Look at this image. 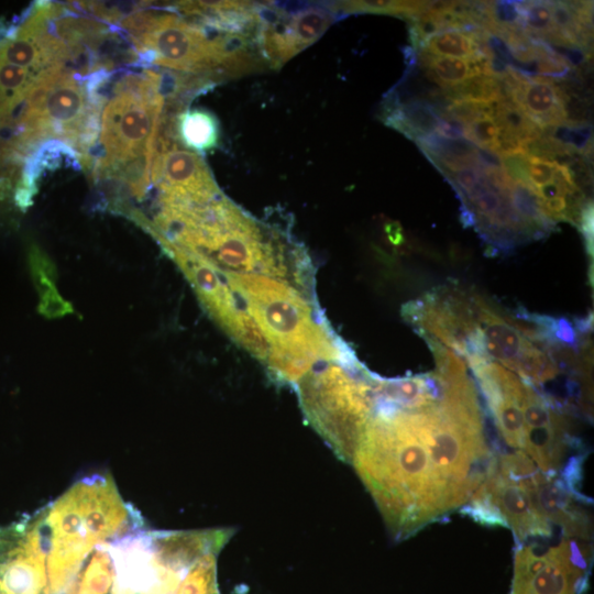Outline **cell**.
<instances>
[{
	"mask_svg": "<svg viewBox=\"0 0 594 594\" xmlns=\"http://www.w3.org/2000/svg\"><path fill=\"white\" fill-rule=\"evenodd\" d=\"M425 397L373 402L349 462L396 540L460 510L495 459L484 410L464 364L436 369Z\"/></svg>",
	"mask_w": 594,
	"mask_h": 594,
	"instance_id": "obj_1",
	"label": "cell"
},
{
	"mask_svg": "<svg viewBox=\"0 0 594 594\" xmlns=\"http://www.w3.org/2000/svg\"><path fill=\"white\" fill-rule=\"evenodd\" d=\"M220 273L266 338L265 364L279 381L296 385L319 361L359 363L294 287L263 274Z\"/></svg>",
	"mask_w": 594,
	"mask_h": 594,
	"instance_id": "obj_2",
	"label": "cell"
},
{
	"mask_svg": "<svg viewBox=\"0 0 594 594\" xmlns=\"http://www.w3.org/2000/svg\"><path fill=\"white\" fill-rule=\"evenodd\" d=\"M99 92L108 100L101 98L98 146L86 168L95 180H114L130 196L143 198L165 110V79L152 69L123 70L109 94L101 86Z\"/></svg>",
	"mask_w": 594,
	"mask_h": 594,
	"instance_id": "obj_3",
	"label": "cell"
},
{
	"mask_svg": "<svg viewBox=\"0 0 594 594\" xmlns=\"http://www.w3.org/2000/svg\"><path fill=\"white\" fill-rule=\"evenodd\" d=\"M547 474L522 452L496 454L486 477L460 512L488 527H507L516 546L549 539L543 493Z\"/></svg>",
	"mask_w": 594,
	"mask_h": 594,
	"instance_id": "obj_4",
	"label": "cell"
},
{
	"mask_svg": "<svg viewBox=\"0 0 594 594\" xmlns=\"http://www.w3.org/2000/svg\"><path fill=\"white\" fill-rule=\"evenodd\" d=\"M370 377L361 364L326 362L296 384L307 421L346 463L372 407Z\"/></svg>",
	"mask_w": 594,
	"mask_h": 594,
	"instance_id": "obj_5",
	"label": "cell"
},
{
	"mask_svg": "<svg viewBox=\"0 0 594 594\" xmlns=\"http://www.w3.org/2000/svg\"><path fill=\"white\" fill-rule=\"evenodd\" d=\"M586 539L563 536L546 548L516 547L509 594H581L590 563Z\"/></svg>",
	"mask_w": 594,
	"mask_h": 594,
	"instance_id": "obj_6",
	"label": "cell"
},
{
	"mask_svg": "<svg viewBox=\"0 0 594 594\" xmlns=\"http://www.w3.org/2000/svg\"><path fill=\"white\" fill-rule=\"evenodd\" d=\"M339 14L332 4H308L286 11L275 4H261L258 46L273 68L315 43Z\"/></svg>",
	"mask_w": 594,
	"mask_h": 594,
	"instance_id": "obj_7",
	"label": "cell"
},
{
	"mask_svg": "<svg viewBox=\"0 0 594 594\" xmlns=\"http://www.w3.org/2000/svg\"><path fill=\"white\" fill-rule=\"evenodd\" d=\"M512 100L541 129L569 125L557 85L543 77H525L514 68L501 79Z\"/></svg>",
	"mask_w": 594,
	"mask_h": 594,
	"instance_id": "obj_8",
	"label": "cell"
},
{
	"mask_svg": "<svg viewBox=\"0 0 594 594\" xmlns=\"http://www.w3.org/2000/svg\"><path fill=\"white\" fill-rule=\"evenodd\" d=\"M175 133L188 150L201 154L218 145L219 123L207 110H186L175 118Z\"/></svg>",
	"mask_w": 594,
	"mask_h": 594,
	"instance_id": "obj_9",
	"label": "cell"
},
{
	"mask_svg": "<svg viewBox=\"0 0 594 594\" xmlns=\"http://www.w3.org/2000/svg\"><path fill=\"white\" fill-rule=\"evenodd\" d=\"M418 52L476 62L484 61L490 56L482 36H475L458 29H448L431 35Z\"/></svg>",
	"mask_w": 594,
	"mask_h": 594,
	"instance_id": "obj_10",
	"label": "cell"
},
{
	"mask_svg": "<svg viewBox=\"0 0 594 594\" xmlns=\"http://www.w3.org/2000/svg\"><path fill=\"white\" fill-rule=\"evenodd\" d=\"M417 59L429 79L442 89L458 86L465 80L481 75V62L455 57L435 56L419 52Z\"/></svg>",
	"mask_w": 594,
	"mask_h": 594,
	"instance_id": "obj_11",
	"label": "cell"
},
{
	"mask_svg": "<svg viewBox=\"0 0 594 594\" xmlns=\"http://www.w3.org/2000/svg\"><path fill=\"white\" fill-rule=\"evenodd\" d=\"M442 94L450 102L469 100L496 103L502 99H507L502 80L483 74L474 76L458 86L443 89Z\"/></svg>",
	"mask_w": 594,
	"mask_h": 594,
	"instance_id": "obj_12",
	"label": "cell"
},
{
	"mask_svg": "<svg viewBox=\"0 0 594 594\" xmlns=\"http://www.w3.org/2000/svg\"><path fill=\"white\" fill-rule=\"evenodd\" d=\"M332 6L339 14L385 13L409 21L420 13L422 1H342L333 2Z\"/></svg>",
	"mask_w": 594,
	"mask_h": 594,
	"instance_id": "obj_13",
	"label": "cell"
},
{
	"mask_svg": "<svg viewBox=\"0 0 594 594\" xmlns=\"http://www.w3.org/2000/svg\"><path fill=\"white\" fill-rule=\"evenodd\" d=\"M522 31L535 40L547 42L553 34L551 1H522Z\"/></svg>",
	"mask_w": 594,
	"mask_h": 594,
	"instance_id": "obj_14",
	"label": "cell"
},
{
	"mask_svg": "<svg viewBox=\"0 0 594 594\" xmlns=\"http://www.w3.org/2000/svg\"><path fill=\"white\" fill-rule=\"evenodd\" d=\"M501 128L494 114L482 116L466 124V140L480 148L498 153Z\"/></svg>",
	"mask_w": 594,
	"mask_h": 594,
	"instance_id": "obj_15",
	"label": "cell"
},
{
	"mask_svg": "<svg viewBox=\"0 0 594 594\" xmlns=\"http://www.w3.org/2000/svg\"><path fill=\"white\" fill-rule=\"evenodd\" d=\"M528 175L531 190L550 184L554 180L559 170V164L528 155Z\"/></svg>",
	"mask_w": 594,
	"mask_h": 594,
	"instance_id": "obj_16",
	"label": "cell"
},
{
	"mask_svg": "<svg viewBox=\"0 0 594 594\" xmlns=\"http://www.w3.org/2000/svg\"><path fill=\"white\" fill-rule=\"evenodd\" d=\"M502 168L515 183H521L530 187L528 175V155L524 152L506 153L498 155Z\"/></svg>",
	"mask_w": 594,
	"mask_h": 594,
	"instance_id": "obj_17",
	"label": "cell"
},
{
	"mask_svg": "<svg viewBox=\"0 0 594 594\" xmlns=\"http://www.w3.org/2000/svg\"><path fill=\"white\" fill-rule=\"evenodd\" d=\"M436 134L446 139L466 140V124L449 118H440Z\"/></svg>",
	"mask_w": 594,
	"mask_h": 594,
	"instance_id": "obj_18",
	"label": "cell"
}]
</instances>
